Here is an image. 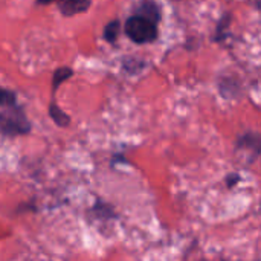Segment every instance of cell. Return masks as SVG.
Segmentation results:
<instances>
[{
    "instance_id": "277c9868",
    "label": "cell",
    "mask_w": 261,
    "mask_h": 261,
    "mask_svg": "<svg viewBox=\"0 0 261 261\" xmlns=\"http://www.w3.org/2000/svg\"><path fill=\"white\" fill-rule=\"evenodd\" d=\"M135 12H136L135 15H141L144 18H148L156 24H159V21L162 20L161 6L158 5L156 0H139L135 6Z\"/></svg>"
},
{
    "instance_id": "5b68a950",
    "label": "cell",
    "mask_w": 261,
    "mask_h": 261,
    "mask_svg": "<svg viewBox=\"0 0 261 261\" xmlns=\"http://www.w3.org/2000/svg\"><path fill=\"white\" fill-rule=\"evenodd\" d=\"M57 6L64 17H73L86 12L92 6V0H57Z\"/></svg>"
},
{
    "instance_id": "7c38bea8",
    "label": "cell",
    "mask_w": 261,
    "mask_h": 261,
    "mask_svg": "<svg viewBox=\"0 0 261 261\" xmlns=\"http://www.w3.org/2000/svg\"><path fill=\"white\" fill-rule=\"evenodd\" d=\"M38 5H50V3H54V2H57V0H35Z\"/></svg>"
},
{
    "instance_id": "ba28073f",
    "label": "cell",
    "mask_w": 261,
    "mask_h": 261,
    "mask_svg": "<svg viewBox=\"0 0 261 261\" xmlns=\"http://www.w3.org/2000/svg\"><path fill=\"white\" fill-rule=\"evenodd\" d=\"M119 34H121V21L119 20H110L106 26H104V31H102V38L110 43V44H115L119 38Z\"/></svg>"
},
{
    "instance_id": "3957f363",
    "label": "cell",
    "mask_w": 261,
    "mask_h": 261,
    "mask_svg": "<svg viewBox=\"0 0 261 261\" xmlns=\"http://www.w3.org/2000/svg\"><path fill=\"white\" fill-rule=\"evenodd\" d=\"M260 135L255 133V132H246V133H243L237 139V142H236V150L237 151H249V154H252V159L254 161L260 156Z\"/></svg>"
},
{
    "instance_id": "6da1fadb",
    "label": "cell",
    "mask_w": 261,
    "mask_h": 261,
    "mask_svg": "<svg viewBox=\"0 0 261 261\" xmlns=\"http://www.w3.org/2000/svg\"><path fill=\"white\" fill-rule=\"evenodd\" d=\"M31 128V122L18 104L0 107V133L6 136H23L28 135Z\"/></svg>"
},
{
    "instance_id": "30bf717a",
    "label": "cell",
    "mask_w": 261,
    "mask_h": 261,
    "mask_svg": "<svg viewBox=\"0 0 261 261\" xmlns=\"http://www.w3.org/2000/svg\"><path fill=\"white\" fill-rule=\"evenodd\" d=\"M15 104H18L17 93L9 90V89L0 87V107H11V106H15Z\"/></svg>"
},
{
    "instance_id": "9c48e42d",
    "label": "cell",
    "mask_w": 261,
    "mask_h": 261,
    "mask_svg": "<svg viewBox=\"0 0 261 261\" xmlns=\"http://www.w3.org/2000/svg\"><path fill=\"white\" fill-rule=\"evenodd\" d=\"M231 17L232 15L229 12L222 15V18H220V21H219V24L216 28V32H214V41L222 43V41H225L228 38V29H229V24H231Z\"/></svg>"
},
{
    "instance_id": "8fae6325",
    "label": "cell",
    "mask_w": 261,
    "mask_h": 261,
    "mask_svg": "<svg viewBox=\"0 0 261 261\" xmlns=\"http://www.w3.org/2000/svg\"><path fill=\"white\" fill-rule=\"evenodd\" d=\"M225 180H226V187H228V188H234V187L240 182V174L231 173V174H228V176L225 177Z\"/></svg>"
},
{
    "instance_id": "7a4b0ae2",
    "label": "cell",
    "mask_w": 261,
    "mask_h": 261,
    "mask_svg": "<svg viewBox=\"0 0 261 261\" xmlns=\"http://www.w3.org/2000/svg\"><path fill=\"white\" fill-rule=\"evenodd\" d=\"M125 35L136 44L153 43L158 38V24L141 15H132L124 23Z\"/></svg>"
},
{
    "instance_id": "8992f818",
    "label": "cell",
    "mask_w": 261,
    "mask_h": 261,
    "mask_svg": "<svg viewBox=\"0 0 261 261\" xmlns=\"http://www.w3.org/2000/svg\"><path fill=\"white\" fill-rule=\"evenodd\" d=\"M72 75H73V69L69 67V66H63V67H58L57 70H54V75H52V98L55 96L58 87L64 81L72 78Z\"/></svg>"
},
{
    "instance_id": "52a82bcc",
    "label": "cell",
    "mask_w": 261,
    "mask_h": 261,
    "mask_svg": "<svg viewBox=\"0 0 261 261\" xmlns=\"http://www.w3.org/2000/svg\"><path fill=\"white\" fill-rule=\"evenodd\" d=\"M49 116H50V119L58 125V127H69V124H70V116L69 115H66L60 107H58V104L55 102V99H50V104H49Z\"/></svg>"
}]
</instances>
